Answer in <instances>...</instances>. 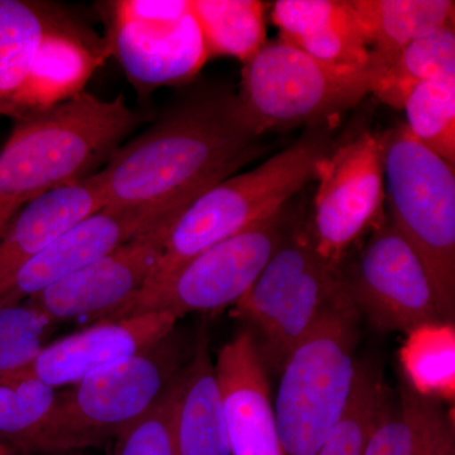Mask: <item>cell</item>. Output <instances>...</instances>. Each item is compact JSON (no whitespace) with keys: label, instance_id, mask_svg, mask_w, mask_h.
<instances>
[{"label":"cell","instance_id":"6da1fadb","mask_svg":"<svg viewBox=\"0 0 455 455\" xmlns=\"http://www.w3.org/2000/svg\"><path fill=\"white\" fill-rule=\"evenodd\" d=\"M235 92L209 89L119 147L98 171L107 206L175 220L196 197L259 155Z\"/></svg>","mask_w":455,"mask_h":455},{"label":"cell","instance_id":"7a4b0ae2","mask_svg":"<svg viewBox=\"0 0 455 455\" xmlns=\"http://www.w3.org/2000/svg\"><path fill=\"white\" fill-rule=\"evenodd\" d=\"M0 149V202L25 205L92 175L139 125L123 97L103 100L80 92L14 121Z\"/></svg>","mask_w":455,"mask_h":455},{"label":"cell","instance_id":"3957f363","mask_svg":"<svg viewBox=\"0 0 455 455\" xmlns=\"http://www.w3.org/2000/svg\"><path fill=\"white\" fill-rule=\"evenodd\" d=\"M331 147L329 124L317 125L256 169L223 180L196 197L171 221L163 253L143 290L164 283L212 245L280 212L315 181L317 164Z\"/></svg>","mask_w":455,"mask_h":455},{"label":"cell","instance_id":"277c9868","mask_svg":"<svg viewBox=\"0 0 455 455\" xmlns=\"http://www.w3.org/2000/svg\"><path fill=\"white\" fill-rule=\"evenodd\" d=\"M106 44L59 5L0 0V116L17 119L84 92Z\"/></svg>","mask_w":455,"mask_h":455},{"label":"cell","instance_id":"5b68a950","mask_svg":"<svg viewBox=\"0 0 455 455\" xmlns=\"http://www.w3.org/2000/svg\"><path fill=\"white\" fill-rule=\"evenodd\" d=\"M194 341L173 329L151 348L95 371L57 392L28 453H68L114 440L169 387L193 355Z\"/></svg>","mask_w":455,"mask_h":455},{"label":"cell","instance_id":"8992f818","mask_svg":"<svg viewBox=\"0 0 455 455\" xmlns=\"http://www.w3.org/2000/svg\"><path fill=\"white\" fill-rule=\"evenodd\" d=\"M381 139L391 223L423 263L449 325L455 319L454 166L418 142L405 123Z\"/></svg>","mask_w":455,"mask_h":455},{"label":"cell","instance_id":"52a82bcc","mask_svg":"<svg viewBox=\"0 0 455 455\" xmlns=\"http://www.w3.org/2000/svg\"><path fill=\"white\" fill-rule=\"evenodd\" d=\"M358 317L350 301L334 307L284 361L274 405L283 455H315L346 414L358 368Z\"/></svg>","mask_w":455,"mask_h":455},{"label":"cell","instance_id":"ba28073f","mask_svg":"<svg viewBox=\"0 0 455 455\" xmlns=\"http://www.w3.org/2000/svg\"><path fill=\"white\" fill-rule=\"evenodd\" d=\"M348 301L340 269L317 254L307 228L291 226L233 315L259 335L254 341L266 368L281 371L323 316Z\"/></svg>","mask_w":455,"mask_h":455},{"label":"cell","instance_id":"9c48e42d","mask_svg":"<svg viewBox=\"0 0 455 455\" xmlns=\"http://www.w3.org/2000/svg\"><path fill=\"white\" fill-rule=\"evenodd\" d=\"M373 82L368 68L326 64L278 40L245 62L236 99L244 121L262 137L331 124L372 94Z\"/></svg>","mask_w":455,"mask_h":455},{"label":"cell","instance_id":"30bf717a","mask_svg":"<svg viewBox=\"0 0 455 455\" xmlns=\"http://www.w3.org/2000/svg\"><path fill=\"white\" fill-rule=\"evenodd\" d=\"M287 208L197 254L164 283L143 290L104 320L155 311L181 319L187 314L217 313L235 307L252 287L291 228Z\"/></svg>","mask_w":455,"mask_h":455},{"label":"cell","instance_id":"8fae6325","mask_svg":"<svg viewBox=\"0 0 455 455\" xmlns=\"http://www.w3.org/2000/svg\"><path fill=\"white\" fill-rule=\"evenodd\" d=\"M309 224L311 241L326 263L341 268L350 248L379 227L386 202L381 134L361 131L317 164Z\"/></svg>","mask_w":455,"mask_h":455},{"label":"cell","instance_id":"7c38bea8","mask_svg":"<svg viewBox=\"0 0 455 455\" xmlns=\"http://www.w3.org/2000/svg\"><path fill=\"white\" fill-rule=\"evenodd\" d=\"M340 274L350 304L382 333L444 324L423 263L391 221L374 229Z\"/></svg>","mask_w":455,"mask_h":455},{"label":"cell","instance_id":"4fadbf2b","mask_svg":"<svg viewBox=\"0 0 455 455\" xmlns=\"http://www.w3.org/2000/svg\"><path fill=\"white\" fill-rule=\"evenodd\" d=\"M171 221L156 224L25 302L55 325L108 319L145 289L163 253Z\"/></svg>","mask_w":455,"mask_h":455},{"label":"cell","instance_id":"5bb4252c","mask_svg":"<svg viewBox=\"0 0 455 455\" xmlns=\"http://www.w3.org/2000/svg\"><path fill=\"white\" fill-rule=\"evenodd\" d=\"M179 320L173 314L155 311L94 323L46 344L32 363L11 376L36 379L53 388L73 386L95 371L151 348L176 328Z\"/></svg>","mask_w":455,"mask_h":455},{"label":"cell","instance_id":"9a60e30c","mask_svg":"<svg viewBox=\"0 0 455 455\" xmlns=\"http://www.w3.org/2000/svg\"><path fill=\"white\" fill-rule=\"evenodd\" d=\"M107 47L142 94L190 82L209 60L191 11L179 20L158 22L110 16Z\"/></svg>","mask_w":455,"mask_h":455},{"label":"cell","instance_id":"2e32d148","mask_svg":"<svg viewBox=\"0 0 455 455\" xmlns=\"http://www.w3.org/2000/svg\"><path fill=\"white\" fill-rule=\"evenodd\" d=\"M164 220H172L151 212L106 206L70 228L20 268L0 293V307L22 304Z\"/></svg>","mask_w":455,"mask_h":455},{"label":"cell","instance_id":"e0dca14e","mask_svg":"<svg viewBox=\"0 0 455 455\" xmlns=\"http://www.w3.org/2000/svg\"><path fill=\"white\" fill-rule=\"evenodd\" d=\"M214 368L232 455H283L267 368L248 329L221 347Z\"/></svg>","mask_w":455,"mask_h":455},{"label":"cell","instance_id":"ac0fdd59","mask_svg":"<svg viewBox=\"0 0 455 455\" xmlns=\"http://www.w3.org/2000/svg\"><path fill=\"white\" fill-rule=\"evenodd\" d=\"M106 206L98 172L25 204L0 238V293L29 260Z\"/></svg>","mask_w":455,"mask_h":455},{"label":"cell","instance_id":"d6986e66","mask_svg":"<svg viewBox=\"0 0 455 455\" xmlns=\"http://www.w3.org/2000/svg\"><path fill=\"white\" fill-rule=\"evenodd\" d=\"M280 40L326 64L368 68V51L349 0H278Z\"/></svg>","mask_w":455,"mask_h":455},{"label":"cell","instance_id":"ffe728a7","mask_svg":"<svg viewBox=\"0 0 455 455\" xmlns=\"http://www.w3.org/2000/svg\"><path fill=\"white\" fill-rule=\"evenodd\" d=\"M349 5L366 44L373 85L410 42L454 25L451 0H349Z\"/></svg>","mask_w":455,"mask_h":455},{"label":"cell","instance_id":"44dd1931","mask_svg":"<svg viewBox=\"0 0 455 455\" xmlns=\"http://www.w3.org/2000/svg\"><path fill=\"white\" fill-rule=\"evenodd\" d=\"M178 455H232L208 334L196 331L176 421Z\"/></svg>","mask_w":455,"mask_h":455},{"label":"cell","instance_id":"7402d4cb","mask_svg":"<svg viewBox=\"0 0 455 455\" xmlns=\"http://www.w3.org/2000/svg\"><path fill=\"white\" fill-rule=\"evenodd\" d=\"M191 12L211 57H235L242 64L267 44L265 11L259 0H190Z\"/></svg>","mask_w":455,"mask_h":455},{"label":"cell","instance_id":"603a6c76","mask_svg":"<svg viewBox=\"0 0 455 455\" xmlns=\"http://www.w3.org/2000/svg\"><path fill=\"white\" fill-rule=\"evenodd\" d=\"M439 407L409 379L401 383L397 400L386 391L363 455H424Z\"/></svg>","mask_w":455,"mask_h":455},{"label":"cell","instance_id":"cb8c5ba5","mask_svg":"<svg viewBox=\"0 0 455 455\" xmlns=\"http://www.w3.org/2000/svg\"><path fill=\"white\" fill-rule=\"evenodd\" d=\"M427 80H455L454 25L410 42L374 83L372 94L386 106L403 109L410 90Z\"/></svg>","mask_w":455,"mask_h":455},{"label":"cell","instance_id":"d4e9b609","mask_svg":"<svg viewBox=\"0 0 455 455\" xmlns=\"http://www.w3.org/2000/svg\"><path fill=\"white\" fill-rule=\"evenodd\" d=\"M56 396V388L38 379L0 377V447L28 453Z\"/></svg>","mask_w":455,"mask_h":455},{"label":"cell","instance_id":"484cf974","mask_svg":"<svg viewBox=\"0 0 455 455\" xmlns=\"http://www.w3.org/2000/svg\"><path fill=\"white\" fill-rule=\"evenodd\" d=\"M403 109L411 136L455 166V80L416 84L410 90Z\"/></svg>","mask_w":455,"mask_h":455},{"label":"cell","instance_id":"4316f807","mask_svg":"<svg viewBox=\"0 0 455 455\" xmlns=\"http://www.w3.org/2000/svg\"><path fill=\"white\" fill-rule=\"evenodd\" d=\"M386 391L379 371L368 362L358 363L346 414L315 455H363Z\"/></svg>","mask_w":455,"mask_h":455},{"label":"cell","instance_id":"83f0119b","mask_svg":"<svg viewBox=\"0 0 455 455\" xmlns=\"http://www.w3.org/2000/svg\"><path fill=\"white\" fill-rule=\"evenodd\" d=\"M182 383L171 382L154 405L114 439L113 455H178L176 421Z\"/></svg>","mask_w":455,"mask_h":455},{"label":"cell","instance_id":"f1b7e54d","mask_svg":"<svg viewBox=\"0 0 455 455\" xmlns=\"http://www.w3.org/2000/svg\"><path fill=\"white\" fill-rule=\"evenodd\" d=\"M55 324L27 302L0 307V344L22 339L46 340Z\"/></svg>","mask_w":455,"mask_h":455},{"label":"cell","instance_id":"f546056e","mask_svg":"<svg viewBox=\"0 0 455 455\" xmlns=\"http://www.w3.org/2000/svg\"><path fill=\"white\" fill-rule=\"evenodd\" d=\"M424 455H455L454 423L443 406L436 412L429 444Z\"/></svg>","mask_w":455,"mask_h":455},{"label":"cell","instance_id":"4dcf8cb0","mask_svg":"<svg viewBox=\"0 0 455 455\" xmlns=\"http://www.w3.org/2000/svg\"><path fill=\"white\" fill-rule=\"evenodd\" d=\"M23 205L14 202H0V238L3 233L7 229L8 224L13 220L16 212L22 208Z\"/></svg>","mask_w":455,"mask_h":455},{"label":"cell","instance_id":"1f68e13d","mask_svg":"<svg viewBox=\"0 0 455 455\" xmlns=\"http://www.w3.org/2000/svg\"><path fill=\"white\" fill-rule=\"evenodd\" d=\"M5 453H9V451H5L4 448L0 447V455L5 454Z\"/></svg>","mask_w":455,"mask_h":455}]
</instances>
